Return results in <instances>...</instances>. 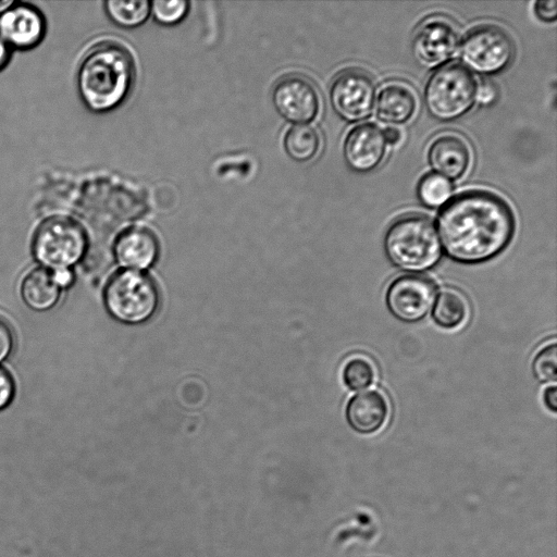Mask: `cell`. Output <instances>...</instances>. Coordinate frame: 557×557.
<instances>
[{"instance_id": "obj_1", "label": "cell", "mask_w": 557, "mask_h": 557, "mask_svg": "<svg viewBox=\"0 0 557 557\" xmlns=\"http://www.w3.org/2000/svg\"><path fill=\"white\" fill-rule=\"evenodd\" d=\"M437 227L448 258L462 264H478L507 248L516 221L510 206L498 195L468 190L444 205Z\"/></svg>"}, {"instance_id": "obj_2", "label": "cell", "mask_w": 557, "mask_h": 557, "mask_svg": "<svg viewBox=\"0 0 557 557\" xmlns=\"http://www.w3.org/2000/svg\"><path fill=\"white\" fill-rule=\"evenodd\" d=\"M135 75V62L127 48L115 41H101L92 46L79 63L77 90L90 111L108 112L127 98Z\"/></svg>"}, {"instance_id": "obj_3", "label": "cell", "mask_w": 557, "mask_h": 557, "mask_svg": "<svg viewBox=\"0 0 557 557\" xmlns=\"http://www.w3.org/2000/svg\"><path fill=\"white\" fill-rule=\"evenodd\" d=\"M387 259L407 271H423L434 267L442 247L432 221L421 214L396 219L387 228L384 240Z\"/></svg>"}, {"instance_id": "obj_4", "label": "cell", "mask_w": 557, "mask_h": 557, "mask_svg": "<svg viewBox=\"0 0 557 557\" xmlns=\"http://www.w3.org/2000/svg\"><path fill=\"white\" fill-rule=\"evenodd\" d=\"M478 83L463 65L450 63L435 70L428 79L423 101L434 119L450 122L463 116L476 100Z\"/></svg>"}, {"instance_id": "obj_5", "label": "cell", "mask_w": 557, "mask_h": 557, "mask_svg": "<svg viewBox=\"0 0 557 557\" xmlns=\"http://www.w3.org/2000/svg\"><path fill=\"white\" fill-rule=\"evenodd\" d=\"M87 246L85 228L66 215L45 219L36 228L32 242L35 259L52 270L76 264L84 257Z\"/></svg>"}, {"instance_id": "obj_6", "label": "cell", "mask_w": 557, "mask_h": 557, "mask_svg": "<svg viewBox=\"0 0 557 557\" xmlns=\"http://www.w3.org/2000/svg\"><path fill=\"white\" fill-rule=\"evenodd\" d=\"M109 313L120 322L138 324L150 319L159 305L153 281L146 274L125 270L115 273L103 294Z\"/></svg>"}, {"instance_id": "obj_7", "label": "cell", "mask_w": 557, "mask_h": 557, "mask_svg": "<svg viewBox=\"0 0 557 557\" xmlns=\"http://www.w3.org/2000/svg\"><path fill=\"white\" fill-rule=\"evenodd\" d=\"M515 44L504 28L483 24L470 29L462 39L460 57L473 72L494 75L503 72L512 61Z\"/></svg>"}, {"instance_id": "obj_8", "label": "cell", "mask_w": 557, "mask_h": 557, "mask_svg": "<svg viewBox=\"0 0 557 557\" xmlns=\"http://www.w3.org/2000/svg\"><path fill=\"white\" fill-rule=\"evenodd\" d=\"M435 293L436 286L430 277L406 273L389 283L385 304L394 318L405 323H414L429 313Z\"/></svg>"}, {"instance_id": "obj_9", "label": "cell", "mask_w": 557, "mask_h": 557, "mask_svg": "<svg viewBox=\"0 0 557 557\" xmlns=\"http://www.w3.org/2000/svg\"><path fill=\"white\" fill-rule=\"evenodd\" d=\"M376 87L372 78L360 70L339 73L330 87L333 110L347 122H358L372 113Z\"/></svg>"}, {"instance_id": "obj_10", "label": "cell", "mask_w": 557, "mask_h": 557, "mask_svg": "<svg viewBox=\"0 0 557 557\" xmlns=\"http://www.w3.org/2000/svg\"><path fill=\"white\" fill-rule=\"evenodd\" d=\"M272 101L277 113L293 123L311 122L320 111L317 87L300 74L282 76L273 87Z\"/></svg>"}, {"instance_id": "obj_11", "label": "cell", "mask_w": 557, "mask_h": 557, "mask_svg": "<svg viewBox=\"0 0 557 557\" xmlns=\"http://www.w3.org/2000/svg\"><path fill=\"white\" fill-rule=\"evenodd\" d=\"M459 36L447 21L434 18L422 24L412 39V53L425 67L441 66L457 51Z\"/></svg>"}, {"instance_id": "obj_12", "label": "cell", "mask_w": 557, "mask_h": 557, "mask_svg": "<svg viewBox=\"0 0 557 557\" xmlns=\"http://www.w3.org/2000/svg\"><path fill=\"white\" fill-rule=\"evenodd\" d=\"M46 26L44 14L30 3L14 2L0 15V36L11 49L35 48L42 41Z\"/></svg>"}, {"instance_id": "obj_13", "label": "cell", "mask_w": 557, "mask_h": 557, "mask_svg": "<svg viewBox=\"0 0 557 557\" xmlns=\"http://www.w3.org/2000/svg\"><path fill=\"white\" fill-rule=\"evenodd\" d=\"M386 141L383 131L373 123H361L347 135L343 145L346 164L356 172L374 170L383 160Z\"/></svg>"}, {"instance_id": "obj_14", "label": "cell", "mask_w": 557, "mask_h": 557, "mask_svg": "<svg viewBox=\"0 0 557 557\" xmlns=\"http://www.w3.org/2000/svg\"><path fill=\"white\" fill-rule=\"evenodd\" d=\"M428 160L437 175L444 178L459 180L470 166V147L466 139L458 134L445 133L431 143Z\"/></svg>"}, {"instance_id": "obj_15", "label": "cell", "mask_w": 557, "mask_h": 557, "mask_svg": "<svg viewBox=\"0 0 557 557\" xmlns=\"http://www.w3.org/2000/svg\"><path fill=\"white\" fill-rule=\"evenodd\" d=\"M389 414V405L384 394L368 389L352 396L346 406L349 426L360 434H372L381 430Z\"/></svg>"}, {"instance_id": "obj_16", "label": "cell", "mask_w": 557, "mask_h": 557, "mask_svg": "<svg viewBox=\"0 0 557 557\" xmlns=\"http://www.w3.org/2000/svg\"><path fill=\"white\" fill-rule=\"evenodd\" d=\"M113 250L121 265L136 270L147 269L158 258L159 244L150 230L134 226L119 235Z\"/></svg>"}, {"instance_id": "obj_17", "label": "cell", "mask_w": 557, "mask_h": 557, "mask_svg": "<svg viewBox=\"0 0 557 557\" xmlns=\"http://www.w3.org/2000/svg\"><path fill=\"white\" fill-rule=\"evenodd\" d=\"M416 109V95L403 83L392 82L384 85L376 97V116L387 124L398 125L408 122Z\"/></svg>"}, {"instance_id": "obj_18", "label": "cell", "mask_w": 557, "mask_h": 557, "mask_svg": "<svg viewBox=\"0 0 557 557\" xmlns=\"http://www.w3.org/2000/svg\"><path fill=\"white\" fill-rule=\"evenodd\" d=\"M21 295L27 307L35 311L53 308L61 296V288L46 268H36L28 272L21 285Z\"/></svg>"}, {"instance_id": "obj_19", "label": "cell", "mask_w": 557, "mask_h": 557, "mask_svg": "<svg viewBox=\"0 0 557 557\" xmlns=\"http://www.w3.org/2000/svg\"><path fill=\"white\" fill-rule=\"evenodd\" d=\"M468 315L469 305L460 292L446 288L436 296L432 319L438 326L446 330L459 327L466 322Z\"/></svg>"}, {"instance_id": "obj_20", "label": "cell", "mask_w": 557, "mask_h": 557, "mask_svg": "<svg viewBox=\"0 0 557 557\" xmlns=\"http://www.w3.org/2000/svg\"><path fill=\"white\" fill-rule=\"evenodd\" d=\"M321 147L319 132L310 125L292 126L284 137V149L288 157L298 162L312 160Z\"/></svg>"}, {"instance_id": "obj_21", "label": "cell", "mask_w": 557, "mask_h": 557, "mask_svg": "<svg viewBox=\"0 0 557 557\" xmlns=\"http://www.w3.org/2000/svg\"><path fill=\"white\" fill-rule=\"evenodd\" d=\"M104 10L114 24L124 28H134L148 18L150 2L146 0H108L104 2Z\"/></svg>"}, {"instance_id": "obj_22", "label": "cell", "mask_w": 557, "mask_h": 557, "mask_svg": "<svg viewBox=\"0 0 557 557\" xmlns=\"http://www.w3.org/2000/svg\"><path fill=\"white\" fill-rule=\"evenodd\" d=\"M343 381L351 391L371 386L376 376L373 361L366 355L356 354L347 358L343 367Z\"/></svg>"}, {"instance_id": "obj_23", "label": "cell", "mask_w": 557, "mask_h": 557, "mask_svg": "<svg viewBox=\"0 0 557 557\" xmlns=\"http://www.w3.org/2000/svg\"><path fill=\"white\" fill-rule=\"evenodd\" d=\"M418 195L423 205L436 208L447 202L451 195V185L437 174L425 175L419 184Z\"/></svg>"}, {"instance_id": "obj_24", "label": "cell", "mask_w": 557, "mask_h": 557, "mask_svg": "<svg viewBox=\"0 0 557 557\" xmlns=\"http://www.w3.org/2000/svg\"><path fill=\"white\" fill-rule=\"evenodd\" d=\"M534 377L542 383H555L557 377V346L555 342L548 343L537 350L532 364Z\"/></svg>"}, {"instance_id": "obj_25", "label": "cell", "mask_w": 557, "mask_h": 557, "mask_svg": "<svg viewBox=\"0 0 557 557\" xmlns=\"http://www.w3.org/2000/svg\"><path fill=\"white\" fill-rule=\"evenodd\" d=\"M189 2L186 0H156L150 2V11L154 18L164 25H174L181 22L188 12Z\"/></svg>"}, {"instance_id": "obj_26", "label": "cell", "mask_w": 557, "mask_h": 557, "mask_svg": "<svg viewBox=\"0 0 557 557\" xmlns=\"http://www.w3.org/2000/svg\"><path fill=\"white\" fill-rule=\"evenodd\" d=\"M15 395V382L12 374L0 367V410L10 406Z\"/></svg>"}, {"instance_id": "obj_27", "label": "cell", "mask_w": 557, "mask_h": 557, "mask_svg": "<svg viewBox=\"0 0 557 557\" xmlns=\"http://www.w3.org/2000/svg\"><path fill=\"white\" fill-rule=\"evenodd\" d=\"M14 348V333L9 322L0 317V362L7 360Z\"/></svg>"}, {"instance_id": "obj_28", "label": "cell", "mask_w": 557, "mask_h": 557, "mask_svg": "<svg viewBox=\"0 0 557 557\" xmlns=\"http://www.w3.org/2000/svg\"><path fill=\"white\" fill-rule=\"evenodd\" d=\"M534 13L539 20L550 23L556 20L557 16V1L556 0H543L534 3Z\"/></svg>"}, {"instance_id": "obj_29", "label": "cell", "mask_w": 557, "mask_h": 557, "mask_svg": "<svg viewBox=\"0 0 557 557\" xmlns=\"http://www.w3.org/2000/svg\"><path fill=\"white\" fill-rule=\"evenodd\" d=\"M496 99V88L490 82H484L478 86L476 100L482 106H490Z\"/></svg>"}, {"instance_id": "obj_30", "label": "cell", "mask_w": 557, "mask_h": 557, "mask_svg": "<svg viewBox=\"0 0 557 557\" xmlns=\"http://www.w3.org/2000/svg\"><path fill=\"white\" fill-rule=\"evenodd\" d=\"M51 272L61 289L69 287L74 281L73 272L69 269L52 270Z\"/></svg>"}, {"instance_id": "obj_31", "label": "cell", "mask_w": 557, "mask_h": 557, "mask_svg": "<svg viewBox=\"0 0 557 557\" xmlns=\"http://www.w3.org/2000/svg\"><path fill=\"white\" fill-rule=\"evenodd\" d=\"M543 401H544L545 407L549 411H552V412L557 411V388H556L555 384L545 388V391L543 393Z\"/></svg>"}, {"instance_id": "obj_32", "label": "cell", "mask_w": 557, "mask_h": 557, "mask_svg": "<svg viewBox=\"0 0 557 557\" xmlns=\"http://www.w3.org/2000/svg\"><path fill=\"white\" fill-rule=\"evenodd\" d=\"M11 47L0 36V71L3 70L11 59Z\"/></svg>"}, {"instance_id": "obj_33", "label": "cell", "mask_w": 557, "mask_h": 557, "mask_svg": "<svg viewBox=\"0 0 557 557\" xmlns=\"http://www.w3.org/2000/svg\"><path fill=\"white\" fill-rule=\"evenodd\" d=\"M383 135L386 144L389 145H396L401 138L400 132L395 127L385 128L383 131Z\"/></svg>"}, {"instance_id": "obj_34", "label": "cell", "mask_w": 557, "mask_h": 557, "mask_svg": "<svg viewBox=\"0 0 557 557\" xmlns=\"http://www.w3.org/2000/svg\"><path fill=\"white\" fill-rule=\"evenodd\" d=\"M13 3L14 1H0V15L4 13Z\"/></svg>"}]
</instances>
